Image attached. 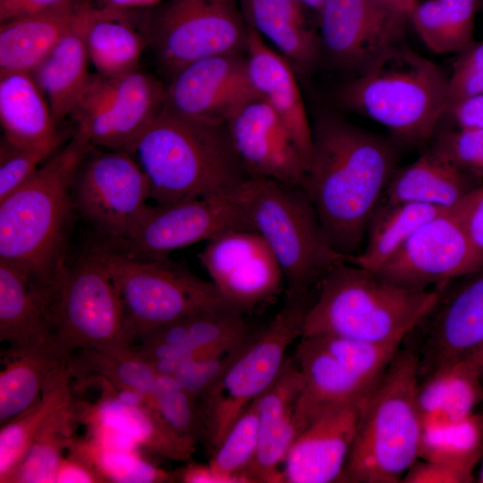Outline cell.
I'll list each match as a JSON object with an SVG mask.
<instances>
[{
	"label": "cell",
	"instance_id": "obj_1",
	"mask_svg": "<svg viewBox=\"0 0 483 483\" xmlns=\"http://www.w3.org/2000/svg\"><path fill=\"white\" fill-rule=\"evenodd\" d=\"M312 147L302 188L335 250L359 254L370 219L398 162L392 141L323 111L311 123Z\"/></svg>",
	"mask_w": 483,
	"mask_h": 483
},
{
	"label": "cell",
	"instance_id": "obj_2",
	"mask_svg": "<svg viewBox=\"0 0 483 483\" xmlns=\"http://www.w3.org/2000/svg\"><path fill=\"white\" fill-rule=\"evenodd\" d=\"M91 147L74 130L65 147L0 200V260L19 267L42 284L56 278L65 265V246L75 210L73 179Z\"/></svg>",
	"mask_w": 483,
	"mask_h": 483
},
{
	"label": "cell",
	"instance_id": "obj_3",
	"mask_svg": "<svg viewBox=\"0 0 483 483\" xmlns=\"http://www.w3.org/2000/svg\"><path fill=\"white\" fill-rule=\"evenodd\" d=\"M129 153L145 173L156 205L204 196L250 178L227 123L191 121L164 110Z\"/></svg>",
	"mask_w": 483,
	"mask_h": 483
},
{
	"label": "cell",
	"instance_id": "obj_4",
	"mask_svg": "<svg viewBox=\"0 0 483 483\" xmlns=\"http://www.w3.org/2000/svg\"><path fill=\"white\" fill-rule=\"evenodd\" d=\"M448 76L405 42L393 46L335 90L342 107L367 116L400 141L433 138L447 106Z\"/></svg>",
	"mask_w": 483,
	"mask_h": 483
},
{
	"label": "cell",
	"instance_id": "obj_5",
	"mask_svg": "<svg viewBox=\"0 0 483 483\" xmlns=\"http://www.w3.org/2000/svg\"><path fill=\"white\" fill-rule=\"evenodd\" d=\"M438 297V290L405 289L372 271L343 262L318 284L301 336L403 343L428 315Z\"/></svg>",
	"mask_w": 483,
	"mask_h": 483
},
{
	"label": "cell",
	"instance_id": "obj_6",
	"mask_svg": "<svg viewBox=\"0 0 483 483\" xmlns=\"http://www.w3.org/2000/svg\"><path fill=\"white\" fill-rule=\"evenodd\" d=\"M419 379L415 347L400 348L369 394L339 482L402 481L419 459Z\"/></svg>",
	"mask_w": 483,
	"mask_h": 483
},
{
	"label": "cell",
	"instance_id": "obj_7",
	"mask_svg": "<svg viewBox=\"0 0 483 483\" xmlns=\"http://www.w3.org/2000/svg\"><path fill=\"white\" fill-rule=\"evenodd\" d=\"M245 205L249 227L262 236L276 258L286 292L313 290L332 267L348 262L329 242L302 187L250 177Z\"/></svg>",
	"mask_w": 483,
	"mask_h": 483
},
{
	"label": "cell",
	"instance_id": "obj_8",
	"mask_svg": "<svg viewBox=\"0 0 483 483\" xmlns=\"http://www.w3.org/2000/svg\"><path fill=\"white\" fill-rule=\"evenodd\" d=\"M316 289L285 293L283 306L262 330L251 334L239 355L198 401L211 453L246 407L275 380L289 346L301 338Z\"/></svg>",
	"mask_w": 483,
	"mask_h": 483
},
{
	"label": "cell",
	"instance_id": "obj_9",
	"mask_svg": "<svg viewBox=\"0 0 483 483\" xmlns=\"http://www.w3.org/2000/svg\"><path fill=\"white\" fill-rule=\"evenodd\" d=\"M98 247L120 298L131 349L148 333L182 318L234 307L212 282L168 257L140 259L107 244Z\"/></svg>",
	"mask_w": 483,
	"mask_h": 483
},
{
	"label": "cell",
	"instance_id": "obj_10",
	"mask_svg": "<svg viewBox=\"0 0 483 483\" xmlns=\"http://www.w3.org/2000/svg\"><path fill=\"white\" fill-rule=\"evenodd\" d=\"M51 318L54 343L68 356L80 350L117 357L133 353L120 298L98 245L59 272Z\"/></svg>",
	"mask_w": 483,
	"mask_h": 483
},
{
	"label": "cell",
	"instance_id": "obj_11",
	"mask_svg": "<svg viewBox=\"0 0 483 483\" xmlns=\"http://www.w3.org/2000/svg\"><path fill=\"white\" fill-rule=\"evenodd\" d=\"M141 28L168 80L198 60L245 53L249 37L240 0H166L142 12Z\"/></svg>",
	"mask_w": 483,
	"mask_h": 483
},
{
	"label": "cell",
	"instance_id": "obj_12",
	"mask_svg": "<svg viewBox=\"0 0 483 483\" xmlns=\"http://www.w3.org/2000/svg\"><path fill=\"white\" fill-rule=\"evenodd\" d=\"M245 181L204 196L148 206L125 240L107 245L132 258L157 259L226 232L250 230L246 215Z\"/></svg>",
	"mask_w": 483,
	"mask_h": 483
},
{
	"label": "cell",
	"instance_id": "obj_13",
	"mask_svg": "<svg viewBox=\"0 0 483 483\" xmlns=\"http://www.w3.org/2000/svg\"><path fill=\"white\" fill-rule=\"evenodd\" d=\"M165 87L140 70L120 76L91 74L70 117L91 146L130 152L162 112Z\"/></svg>",
	"mask_w": 483,
	"mask_h": 483
},
{
	"label": "cell",
	"instance_id": "obj_14",
	"mask_svg": "<svg viewBox=\"0 0 483 483\" xmlns=\"http://www.w3.org/2000/svg\"><path fill=\"white\" fill-rule=\"evenodd\" d=\"M150 199L148 180L132 155L91 147L72 183L78 210L111 245L125 240L144 216Z\"/></svg>",
	"mask_w": 483,
	"mask_h": 483
},
{
	"label": "cell",
	"instance_id": "obj_15",
	"mask_svg": "<svg viewBox=\"0 0 483 483\" xmlns=\"http://www.w3.org/2000/svg\"><path fill=\"white\" fill-rule=\"evenodd\" d=\"M466 199L419 226L374 273L405 289L426 290L478 269L463 221Z\"/></svg>",
	"mask_w": 483,
	"mask_h": 483
},
{
	"label": "cell",
	"instance_id": "obj_16",
	"mask_svg": "<svg viewBox=\"0 0 483 483\" xmlns=\"http://www.w3.org/2000/svg\"><path fill=\"white\" fill-rule=\"evenodd\" d=\"M318 11L322 55L352 75L405 42L410 19L376 0H323Z\"/></svg>",
	"mask_w": 483,
	"mask_h": 483
},
{
	"label": "cell",
	"instance_id": "obj_17",
	"mask_svg": "<svg viewBox=\"0 0 483 483\" xmlns=\"http://www.w3.org/2000/svg\"><path fill=\"white\" fill-rule=\"evenodd\" d=\"M257 97L246 53H230L198 60L178 71L165 87L163 110L191 121L227 123Z\"/></svg>",
	"mask_w": 483,
	"mask_h": 483
},
{
	"label": "cell",
	"instance_id": "obj_18",
	"mask_svg": "<svg viewBox=\"0 0 483 483\" xmlns=\"http://www.w3.org/2000/svg\"><path fill=\"white\" fill-rule=\"evenodd\" d=\"M434 308L415 328L422 331L419 376L462 359L483 343V264L440 284Z\"/></svg>",
	"mask_w": 483,
	"mask_h": 483
},
{
	"label": "cell",
	"instance_id": "obj_19",
	"mask_svg": "<svg viewBox=\"0 0 483 483\" xmlns=\"http://www.w3.org/2000/svg\"><path fill=\"white\" fill-rule=\"evenodd\" d=\"M198 256L219 292L242 312L274 297L284 280L271 249L253 230L222 233Z\"/></svg>",
	"mask_w": 483,
	"mask_h": 483
},
{
	"label": "cell",
	"instance_id": "obj_20",
	"mask_svg": "<svg viewBox=\"0 0 483 483\" xmlns=\"http://www.w3.org/2000/svg\"><path fill=\"white\" fill-rule=\"evenodd\" d=\"M227 128L249 177L303 186L306 159L287 125L265 101L257 97L244 105Z\"/></svg>",
	"mask_w": 483,
	"mask_h": 483
},
{
	"label": "cell",
	"instance_id": "obj_21",
	"mask_svg": "<svg viewBox=\"0 0 483 483\" xmlns=\"http://www.w3.org/2000/svg\"><path fill=\"white\" fill-rule=\"evenodd\" d=\"M372 389L324 410L297 435L283 464L284 482H339Z\"/></svg>",
	"mask_w": 483,
	"mask_h": 483
},
{
	"label": "cell",
	"instance_id": "obj_22",
	"mask_svg": "<svg viewBox=\"0 0 483 483\" xmlns=\"http://www.w3.org/2000/svg\"><path fill=\"white\" fill-rule=\"evenodd\" d=\"M55 279L39 283L0 260V341L8 344L7 355L55 345L51 318Z\"/></svg>",
	"mask_w": 483,
	"mask_h": 483
},
{
	"label": "cell",
	"instance_id": "obj_23",
	"mask_svg": "<svg viewBox=\"0 0 483 483\" xmlns=\"http://www.w3.org/2000/svg\"><path fill=\"white\" fill-rule=\"evenodd\" d=\"M95 403L75 402L77 421L89 429L104 428L127 438L138 447L175 461H186L195 451L196 441L178 435L148 400L124 402L105 384Z\"/></svg>",
	"mask_w": 483,
	"mask_h": 483
},
{
	"label": "cell",
	"instance_id": "obj_24",
	"mask_svg": "<svg viewBox=\"0 0 483 483\" xmlns=\"http://www.w3.org/2000/svg\"><path fill=\"white\" fill-rule=\"evenodd\" d=\"M303 377L292 356L275 380L258 398V445L245 472L250 483H281L288 451L296 438L294 413Z\"/></svg>",
	"mask_w": 483,
	"mask_h": 483
},
{
	"label": "cell",
	"instance_id": "obj_25",
	"mask_svg": "<svg viewBox=\"0 0 483 483\" xmlns=\"http://www.w3.org/2000/svg\"><path fill=\"white\" fill-rule=\"evenodd\" d=\"M248 72L258 97L284 122L302 152L307 168L312 147L311 123L291 63L249 27Z\"/></svg>",
	"mask_w": 483,
	"mask_h": 483
},
{
	"label": "cell",
	"instance_id": "obj_26",
	"mask_svg": "<svg viewBox=\"0 0 483 483\" xmlns=\"http://www.w3.org/2000/svg\"><path fill=\"white\" fill-rule=\"evenodd\" d=\"M93 8L90 0H78L70 25L31 72L57 124L70 115L90 76L85 36Z\"/></svg>",
	"mask_w": 483,
	"mask_h": 483
},
{
	"label": "cell",
	"instance_id": "obj_27",
	"mask_svg": "<svg viewBox=\"0 0 483 483\" xmlns=\"http://www.w3.org/2000/svg\"><path fill=\"white\" fill-rule=\"evenodd\" d=\"M293 357L303 377L294 413L297 435L324 410L363 395L377 383L358 377L314 336H301Z\"/></svg>",
	"mask_w": 483,
	"mask_h": 483
},
{
	"label": "cell",
	"instance_id": "obj_28",
	"mask_svg": "<svg viewBox=\"0 0 483 483\" xmlns=\"http://www.w3.org/2000/svg\"><path fill=\"white\" fill-rule=\"evenodd\" d=\"M0 123L3 139L20 148L52 155L64 139L30 72L0 70Z\"/></svg>",
	"mask_w": 483,
	"mask_h": 483
},
{
	"label": "cell",
	"instance_id": "obj_29",
	"mask_svg": "<svg viewBox=\"0 0 483 483\" xmlns=\"http://www.w3.org/2000/svg\"><path fill=\"white\" fill-rule=\"evenodd\" d=\"M244 19L295 71L310 72L322 56L318 32L300 0H240Z\"/></svg>",
	"mask_w": 483,
	"mask_h": 483
},
{
	"label": "cell",
	"instance_id": "obj_30",
	"mask_svg": "<svg viewBox=\"0 0 483 483\" xmlns=\"http://www.w3.org/2000/svg\"><path fill=\"white\" fill-rule=\"evenodd\" d=\"M251 334L243 312L237 308L227 307L182 318L148 333L134 344L153 343L168 345L180 354L184 362L230 352Z\"/></svg>",
	"mask_w": 483,
	"mask_h": 483
},
{
	"label": "cell",
	"instance_id": "obj_31",
	"mask_svg": "<svg viewBox=\"0 0 483 483\" xmlns=\"http://www.w3.org/2000/svg\"><path fill=\"white\" fill-rule=\"evenodd\" d=\"M430 148L394 172L383 199L419 203L447 209L461 205L481 184Z\"/></svg>",
	"mask_w": 483,
	"mask_h": 483
},
{
	"label": "cell",
	"instance_id": "obj_32",
	"mask_svg": "<svg viewBox=\"0 0 483 483\" xmlns=\"http://www.w3.org/2000/svg\"><path fill=\"white\" fill-rule=\"evenodd\" d=\"M483 402V373L463 357L419 381L418 404L423 429L445 427L475 412Z\"/></svg>",
	"mask_w": 483,
	"mask_h": 483
},
{
	"label": "cell",
	"instance_id": "obj_33",
	"mask_svg": "<svg viewBox=\"0 0 483 483\" xmlns=\"http://www.w3.org/2000/svg\"><path fill=\"white\" fill-rule=\"evenodd\" d=\"M137 11L116 10L94 5L86 30L89 60L97 73L120 76L139 70L148 40ZM142 14V13H141Z\"/></svg>",
	"mask_w": 483,
	"mask_h": 483
},
{
	"label": "cell",
	"instance_id": "obj_34",
	"mask_svg": "<svg viewBox=\"0 0 483 483\" xmlns=\"http://www.w3.org/2000/svg\"><path fill=\"white\" fill-rule=\"evenodd\" d=\"M78 0L0 23V70L31 72L70 25Z\"/></svg>",
	"mask_w": 483,
	"mask_h": 483
},
{
	"label": "cell",
	"instance_id": "obj_35",
	"mask_svg": "<svg viewBox=\"0 0 483 483\" xmlns=\"http://www.w3.org/2000/svg\"><path fill=\"white\" fill-rule=\"evenodd\" d=\"M448 210L419 203H388L382 199L369 224L365 248L348 262L377 271L419 226Z\"/></svg>",
	"mask_w": 483,
	"mask_h": 483
},
{
	"label": "cell",
	"instance_id": "obj_36",
	"mask_svg": "<svg viewBox=\"0 0 483 483\" xmlns=\"http://www.w3.org/2000/svg\"><path fill=\"white\" fill-rule=\"evenodd\" d=\"M68 360L69 356L55 345L7 355L0 373V424L30 408Z\"/></svg>",
	"mask_w": 483,
	"mask_h": 483
},
{
	"label": "cell",
	"instance_id": "obj_37",
	"mask_svg": "<svg viewBox=\"0 0 483 483\" xmlns=\"http://www.w3.org/2000/svg\"><path fill=\"white\" fill-rule=\"evenodd\" d=\"M71 379L67 363L48 381L40 397L30 408L1 425V483L21 461L46 420L74 400Z\"/></svg>",
	"mask_w": 483,
	"mask_h": 483
},
{
	"label": "cell",
	"instance_id": "obj_38",
	"mask_svg": "<svg viewBox=\"0 0 483 483\" xmlns=\"http://www.w3.org/2000/svg\"><path fill=\"white\" fill-rule=\"evenodd\" d=\"M481 0H426L410 16L424 44L436 54L460 53L474 39Z\"/></svg>",
	"mask_w": 483,
	"mask_h": 483
},
{
	"label": "cell",
	"instance_id": "obj_39",
	"mask_svg": "<svg viewBox=\"0 0 483 483\" xmlns=\"http://www.w3.org/2000/svg\"><path fill=\"white\" fill-rule=\"evenodd\" d=\"M77 422L75 400L54 412L42 425L28 451L3 483H55L64 451Z\"/></svg>",
	"mask_w": 483,
	"mask_h": 483
},
{
	"label": "cell",
	"instance_id": "obj_40",
	"mask_svg": "<svg viewBox=\"0 0 483 483\" xmlns=\"http://www.w3.org/2000/svg\"><path fill=\"white\" fill-rule=\"evenodd\" d=\"M483 454V414L473 412L453 424L423 429L419 459L473 474Z\"/></svg>",
	"mask_w": 483,
	"mask_h": 483
},
{
	"label": "cell",
	"instance_id": "obj_41",
	"mask_svg": "<svg viewBox=\"0 0 483 483\" xmlns=\"http://www.w3.org/2000/svg\"><path fill=\"white\" fill-rule=\"evenodd\" d=\"M67 451L86 461L105 482L163 483L175 480L171 473L142 458L138 449L110 445L89 436L80 440L72 438Z\"/></svg>",
	"mask_w": 483,
	"mask_h": 483
},
{
	"label": "cell",
	"instance_id": "obj_42",
	"mask_svg": "<svg viewBox=\"0 0 483 483\" xmlns=\"http://www.w3.org/2000/svg\"><path fill=\"white\" fill-rule=\"evenodd\" d=\"M259 396L237 418L222 442L212 452L208 463L216 471L236 479L239 483H250L245 472L254 459L258 445Z\"/></svg>",
	"mask_w": 483,
	"mask_h": 483
},
{
	"label": "cell",
	"instance_id": "obj_43",
	"mask_svg": "<svg viewBox=\"0 0 483 483\" xmlns=\"http://www.w3.org/2000/svg\"><path fill=\"white\" fill-rule=\"evenodd\" d=\"M338 360L369 383L378 381L402 343H376L359 339L311 335Z\"/></svg>",
	"mask_w": 483,
	"mask_h": 483
},
{
	"label": "cell",
	"instance_id": "obj_44",
	"mask_svg": "<svg viewBox=\"0 0 483 483\" xmlns=\"http://www.w3.org/2000/svg\"><path fill=\"white\" fill-rule=\"evenodd\" d=\"M150 401L170 427L180 436L204 438L198 402L170 375L161 374Z\"/></svg>",
	"mask_w": 483,
	"mask_h": 483
},
{
	"label": "cell",
	"instance_id": "obj_45",
	"mask_svg": "<svg viewBox=\"0 0 483 483\" xmlns=\"http://www.w3.org/2000/svg\"><path fill=\"white\" fill-rule=\"evenodd\" d=\"M432 139L431 149L476 181L483 180V129L455 128Z\"/></svg>",
	"mask_w": 483,
	"mask_h": 483
},
{
	"label": "cell",
	"instance_id": "obj_46",
	"mask_svg": "<svg viewBox=\"0 0 483 483\" xmlns=\"http://www.w3.org/2000/svg\"><path fill=\"white\" fill-rule=\"evenodd\" d=\"M246 341L225 353L203 359L188 360L182 362L172 376L198 402L222 377L239 355Z\"/></svg>",
	"mask_w": 483,
	"mask_h": 483
},
{
	"label": "cell",
	"instance_id": "obj_47",
	"mask_svg": "<svg viewBox=\"0 0 483 483\" xmlns=\"http://www.w3.org/2000/svg\"><path fill=\"white\" fill-rule=\"evenodd\" d=\"M458 54L448 76L446 112L455 104L483 92V40L475 41Z\"/></svg>",
	"mask_w": 483,
	"mask_h": 483
},
{
	"label": "cell",
	"instance_id": "obj_48",
	"mask_svg": "<svg viewBox=\"0 0 483 483\" xmlns=\"http://www.w3.org/2000/svg\"><path fill=\"white\" fill-rule=\"evenodd\" d=\"M51 155L14 146L5 140L0 144V200L25 183Z\"/></svg>",
	"mask_w": 483,
	"mask_h": 483
},
{
	"label": "cell",
	"instance_id": "obj_49",
	"mask_svg": "<svg viewBox=\"0 0 483 483\" xmlns=\"http://www.w3.org/2000/svg\"><path fill=\"white\" fill-rule=\"evenodd\" d=\"M476 478L471 473L445 463L419 459L410 467L401 482L404 483H469Z\"/></svg>",
	"mask_w": 483,
	"mask_h": 483
},
{
	"label": "cell",
	"instance_id": "obj_50",
	"mask_svg": "<svg viewBox=\"0 0 483 483\" xmlns=\"http://www.w3.org/2000/svg\"><path fill=\"white\" fill-rule=\"evenodd\" d=\"M463 221L479 265L483 264V184L467 197Z\"/></svg>",
	"mask_w": 483,
	"mask_h": 483
},
{
	"label": "cell",
	"instance_id": "obj_51",
	"mask_svg": "<svg viewBox=\"0 0 483 483\" xmlns=\"http://www.w3.org/2000/svg\"><path fill=\"white\" fill-rule=\"evenodd\" d=\"M105 480L86 461L68 452L63 457L55 478V483H103Z\"/></svg>",
	"mask_w": 483,
	"mask_h": 483
},
{
	"label": "cell",
	"instance_id": "obj_52",
	"mask_svg": "<svg viewBox=\"0 0 483 483\" xmlns=\"http://www.w3.org/2000/svg\"><path fill=\"white\" fill-rule=\"evenodd\" d=\"M445 114L452 117L456 128L483 129V92L455 104Z\"/></svg>",
	"mask_w": 483,
	"mask_h": 483
},
{
	"label": "cell",
	"instance_id": "obj_53",
	"mask_svg": "<svg viewBox=\"0 0 483 483\" xmlns=\"http://www.w3.org/2000/svg\"><path fill=\"white\" fill-rule=\"evenodd\" d=\"M69 0H0V23L56 7Z\"/></svg>",
	"mask_w": 483,
	"mask_h": 483
},
{
	"label": "cell",
	"instance_id": "obj_54",
	"mask_svg": "<svg viewBox=\"0 0 483 483\" xmlns=\"http://www.w3.org/2000/svg\"><path fill=\"white\" fill-rule=\"evenodd\" d=\"M178 479L184 483H239V481L214 470L209 464L191 463L181 470Z\"/></svg>",
	"mask_w": 483,
	"mask_h": 483
},
{
	"label": "cell",
	"instance_id": "obj_55",
	"mask_svg": "<svg viewBox=\"0 0 483 483\" xmlns=\"http://www.w3.org/2000/svg\"><path fill=\"white\" fill-rule=\"evenodd\" d=\"M95 6L134 11L155 7L166 0H90Z\"/></svg>",
	"mask_w": 483,
	"mask_h": 483
},
{
	"label": "cell",
	"instance_id": "obj_56",
	"mask_svg": "<svg viewBox=\"0 0 483 483\" xmlns=\"http://www.w3.org/2000/svg\"><path fill=\"white\" fill-rule=\"evenodd\" d=\"M378 3L407 16L410 19V16L417 4H419L418 0H376Z\"/></svg>",
	"mask_w": 483,
	"mask_h": 483
},
{
	"label": "cell",
	"instance_id": "obj_57",
	"mask_svg": "<svg viewBox=\"0 0 483 483\" xmlns=\"http://www.w3.org/2000/svg\"><path fill=\"white\" fill-rule=\"evenodd\" d=\"M483 373V343L467 356Z\"/></svg>",
	"mask_w": 483,
	"mask_h": 483
},
{
	"label": "cell",
	"instance_id": "obj_58",
	"mask_svg": "<svg viewBox=\"0 0 483 483\" xmlns=\"http://www.w3.org/2000/svg\"><path fill=\"white\" fill-rule=\"evenodd\" d=\"M304 5H306L308 8L318 10L319 6L321 5L323 0H300Z\"/></svg>",
	"mask_w": 483,
	"mask_h": 483
},
{
	"label": "cell",
	"instance_id": "obj_59",
	"mask_svg": "<svg viewBox=\"0 0 483 483\" xmlns=\"http://www.w3.org/2000/svg\"><path fill=\"white\" fill-rule=\"evenodd\" d=\"M480 462H481L480 470L479 472V476L476 479H478L477 481L483 483V454H482Z\"/></svg>",
	"mask_w": 483,
	"mask_h": 483
}]
</instances>
